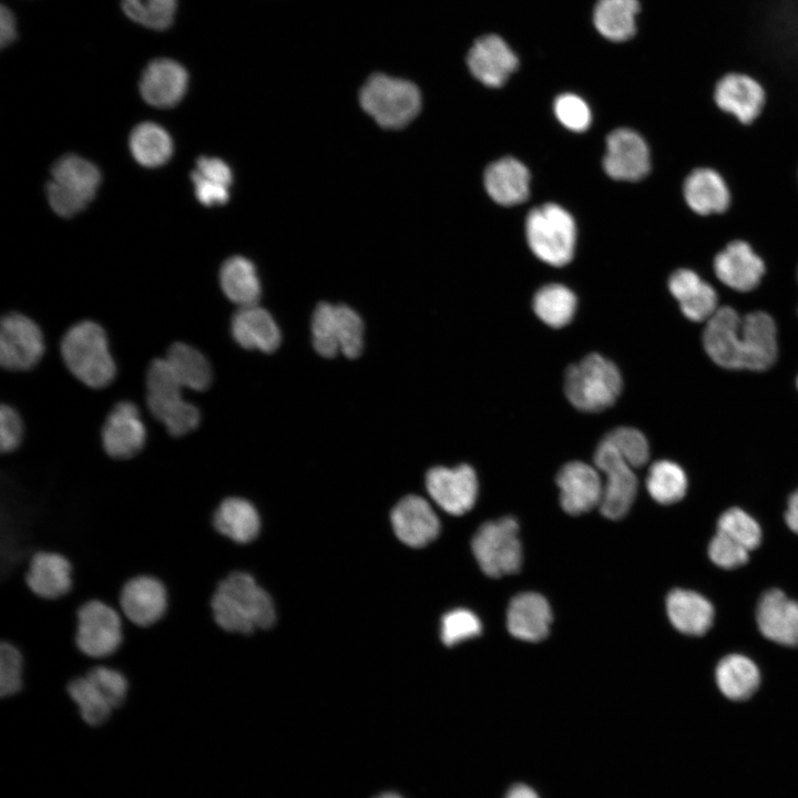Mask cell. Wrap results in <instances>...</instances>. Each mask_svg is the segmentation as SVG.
<instances>
[{"label":"cell","mask_w":798,"mask_h":798,"mask_svg":"<svg viewBox=\"0 0 798 798\" xmlns=\"http://www.w3.org/2000/svg\"><path fill=\"white\" fill-rule=\"evenodd\" d=\"M146 434L139 407L131 400H121L106 415L100 436L102 448L110 458L127 460L142 451Z\"/></svg>","instance_id":"cell-14"},{"label":"cell","mask_w":798,"mask_h":798,"mask_svg":"<svg viewBox=\"0 0 798 798\" xmlns=\"http://www.w3.org/2000/svg\"><path fill=\"white\" fill-rule=\"evenodd\" d=\"M47 196L52 209L60 216L71 217L80 213L89 203L84 198L61 187L53 181L47 185Z\"/></svg>","instance_id":"cell-50"},{"label":"cell","mask_w":798,"mask_h":798,"mask_svg":"<svg viewBox=\"0 0 798 798\" xmlns=\"http://www.w3.org/2000/svg\"><path fill=\"white\" fill-rule=\"evenodd\" d=\"M121 4L131 20L154 30L168 28L177 8L176 0H121Z\"/></svg>","instance_id":"cell-41"},{"label":"cell","mask_w":798,"mask_h":798,"mask_svg":"<svg viewBox=\"0 0 798 798\" xmlns=\"http://www.w3.org/2000/svg\"><path fill=\"white\" fill-rule=\"evenodd\" d=\"M717 531L748 551L756 549L761 541L759 524L748 513L738 508H730L719 516Z\"/></svg>","instance_id":"cell-42"},{"label":"cell","mask_w":798,"mask_h":798,"mask_svg":"<svg viewBox=\"0 0 798 798\" xmlns=\"http://www.w3.org/2000/svg\"><path fill=\"white\" fill-rule=\"evenodd\" d=\"M52 181L90 202L100 185V170L90 161L74 154L60 157L51 170Z\"/></svg>","instance_id":"cell-36"},{"label":"cell","mask_w":798,"mask_h":798,"mask_svg":"<svg viewBox=\"0 0 798 798\" xmlns=\"http://www.w3.org/2000/svg\"><path fill=\"white\" fill-rule=\"evenodd\" d=\"M683 192L687 205L699 215L719 214L729 206L728 187L713 168L700 167L690 172Z\"/></svg>","instance_id":"cell-30"},{"label":"cell","mask_w":798,"mask_h":798,"mask_svg":"<svg viewBox=\"0 0 798 798\" xmlns=\"http://www.w3.org/2000/svg\"><path fill=\"white\" fill-rule=\"evenodd\" d=\"M557 120L569 130L583 132L591 124V111L586 102L576 94L563 93L553 104Z\"/></svg>","instance_id":"cell-47"},{"label":"cell","mask_w":798,"mask_h":798,"mask_svg":"<svg viewBox=\"0 0 798 798\" xmlns=\"http://www.w3.org/2000/svg\"><path fill=\"white\" fill-rule=\"evenodd\" d=\"M552 622L548 601L538 593H521L514 596L508 607L507 626L512 636L526 642H539L546 637Z\"/></svg>","instance_id":"cell-27"},{"label":"cell","mask_w":798,"mask_h":798,"mask_svg":"<svg viewBox=\"0 0 798 798\" xmlns=\"http://www.w3.org/2000/svg\"><path fill=\"white\" fill-rule=\"evenodd\" d=\"M24 656L12 643L0 642V698L11 697L23 689Z\"/></svg>","instance_id":"cell-43"},{"label":"cell","mask_w":798,"mask_h":798,"mask_svg":"<svg viewBox=\"0 0 798 798\" xmlns=\"http://www.w3.org/2000/svg\"><path fill=\"white\" fill-rule=\"evenodd\" d=\"M231 334L242 348L273 352L282 334L273 316L258 305L239 307L231 319Z\"/></svg>","instance_id":"cell-26"},{"label":"cell","mask_w":798,"mask_h":798,"mask_svg":"<svg viewBox=\"0 0 798 798\" xmlns=\"http://www.w3.org/2000/svg\"><path fill=\"white\" fill-rule=\"evenodd\" d=\"M756 616L765 637L785 646L798 647V602L780 590H770L763 594Z\"/></svg>","instance_id":"cell-23"},{"label":"cell","mask_w":798,"mask_h":798,"mask_svg":"<svg viewBox=\"0 0 798 798\" xmlns=\"http://www.w3.org/2000/svg\"><path fill=\"white\" fill-rule=\"evenodd\" d=\"M638 0H597L592 21L596 32L610 42H625L637 30Z\"/></svg>","instance_id":"cell-32"},{"label":"cell","mask_w":798,"mask_h":798,"mask_svg":"<svg viewBox=\"0 0 798 798\" xmlns=\"http://www.w3.org/2000/svg\"><path fill=\"white\" fill-rule=\"evenodd\" d=\"M427 491L432 500L446 512L461 515L475 503L478 479L468 464L454 468L434 467L426 475Z\"/></svg>","instance_id":"cell-15"},{"label":"cell","mask_w":798,"mask_h":798,"mask_svg":"<svg viewBox=\"0 0 798 798\" xmlns=\"http://www.w3.org/2000/svg\"><path fill=\"white\" fill-rule=\"evenodd\" d=\"M714 99L719 109L749 124L764 108L765 92L753 78L730 73L717 82Z\"/></svg>","instance_id":"cell-24"},{"label":"cell","mask_w":798,"mask_h":798,"mask_svg":"<svg viewBox=\"0 0 798 798\" xmlns=\"http://www.w3.org/2000/svg\"><path fill=\"white\" fill-rule=\"evenodd\" d=\"M716 683L720 692L733 700L750 697L760 683L756 664L744 655L724 657L716 667Z\"/></svg>","instance_id":"cell-35"},{"label":"cell","mask_w":798,"mask_h":798,"mask_svg":"<svg viewBox=\"0 0 798 798\" xmlns=\"http://www.w3.org/2000/svg\"><path fill=\"white\" fill-rule=\"evenodd\" d=\"M178 381L165 357L154 358L145 371V402L150 413L172 437L194 431L201 422V411L182 396Z\"/></svg>","instance_id":"cell-4"},{"label":"cell","mask_w":798,"mask_h":798,"mask_svg":"<svg viewBox=\"0 0 798 798\" xmlns=\"http://www.w3.org/2000/svg\"><path fill=\"white\" fill-rule=\"evenodd\" d=\"M24 581L38 597L58 600L72 590L73 565L62 553L39 550L29 559Z\"/></svg>","instance_id":"cell-18"},{"label":"cell","mask_w":798,"mask_h":798,"mask_svg":"<svg viewBox=\"0 0 798 798\" xmlns=\"http://www.w3.org/2000/svg\"><path fill=\"white\" fill-rule=\"evenodd\" d=\"M165 359L184 388L204 391L212 385V365L195 346L174 341L168 346Z\"/></svg>","instance_id":"cell-34"},{"label":"cell","mask_w":798,"mask_h":798,"mask_svg":"<svg viewBox=\"0 0 798 798\" xmlns=\"http://www.w3.org/2000/svg\"><path fill=\"white\" fill-rule=\"evenodd\" d=\"M649 495L661 504H672L684 498L687 478L675 462L661 460L653 463L646 478Z\"/></svg>","instance_id":"cell-40"},{"label":"cell","mask_w":798,"mask_h":798,"mask_svg":"<svg viewBox=\"0 0 798 798\" xmlns=\"http://www.w3.org/2000/svg\"><path fill=\"white\" fill-rule=\"evenodd\" d=\"M211 522L216 533L238 545L252 543L260 530L257 509L238 495L224 497L214 509Z\"/></svg>","instance_id":"cell-25"},{"label":"cell","mask_w":798,"mask_h":798,"mask_svg":"<svg viewBox=\"0 0 798 798\" xmlns=\"http://www.w3.org/2000/svg\"><path fill=\"white\" fill-rule=\"evenodd\" d=\"M17 38V22L13 13L7 7L0 11V43L6 47Z\"/></svg>","instance_id":"cell-53"},{"label":"cell","mask_w":798,"mask_h":798,"mask_svg":"<svg viewBox=\"0 0 798 798\" xmlns=\"http://www.w3.org/2000/svg\"><path fill=\"white\" fill-rule=\"evenodd\" d=\"M606 174L618 181H638L651 168L649 151L642 136L630 130L613 131L606 140L603 158Z\"/></svg>","instance_id":"cell-17"},{"label":"cell","mask_w":798,"mask_h":798,"mask_svg":"<svg viewBox=\"0 0 798 798\" xmlns=\"http://www.w3.org/2000/svg\"><path fill=\"white\" fill-rule=\"evenodd\" d=\"M195 171L213 182L229 187L233 182L231 167L221 158L202 156L196 161Z\"/></svg>","instance_id":"cell-52"},{"label":"cell","mask_w":798,"mask_h":798,"mask_svg":"<svg viewBox=\"0 0 798 798\" xmlns=\"http://www.w3.org/2000/svg\"><path fill=\"white\" fill-rule=\"evenodd\" d=\"M708 555L717 566L729 570L744 565L748 561L749 551L717 531L709 543Z\"/></svg>","instance_id":"cell-48"},{"label":"cell","mask_w":798,"mask_h":798,"mask_svg":"<svg viewBox=\"0 0 798 798\" xmlns=\"http://www.w3.org/2000/svg\"><path fill=\"white\" fill-rule=\"evenodd\" d=\"M797 387H798V379H797Z\"/></svg>","instance_id":"cell-57"},{"label":"cell","mask_w":798,"mask_h":798,"mask_svg":"<svg viewBox=\"0 0 798 798\" xmlns=\"http://www.w3.org/2000/svg\"><path fill=\"white\" fill-rule=\"evenodd\" d=\"M219 285L224 295L239 307L257 305L262 295L256 268L243 256H233L223 263Z\"/></svg>","instance_id":"cell-33"},{"label":"cell","mask_w":798,"mask_h":798,"mask_svg":"<svg viewBox=\"0 0 798 798\" xmlns=\"http://www.w3.org/2000/svg\"><path fill=\"white\" fill-rule=\"evenodd\" d=\"M359 103L380 126L400 129L417 116L422 99L413 82L377 72L360 88Z\"/></svg>","instance_id":"cell-5"},{"label":"cell","mask_w":798,"mask_h":798,"mask_svg":"<svg viewBox=\"0 0 798 798\" xmlns=\"http://www.w3.org/2000/svg\"><path fill=\"white\" fill-rule=\"evenodd\" d=\"M195 196L206 206L225 204L229 198V187L205 178L195 170L191 174Z\"/></svg>","instance_id":"cell-51"},{"label":"cell","mask_w":798,"mask_h":798,"mask_svg":"<svg viewBox=\"0 0 798 798\" xmlns=\"http://www.w3.org/2000/svg\"><path fill=\"white\" fill-rule=\"evenodd\" d=\"M668 288L689 320L707 321L718 309L716 290L690 269L674 272Z\"/></svg>","instance_id":"cell-28"},{"label":"cell","mask_w":798,"mask_h":798,"mask_svg":"<svg viewBox=\"0 0 798 798\" xmlns=\"http://www.w3.org/2000/svg\"><path fill=\"white\" fill-rule=\"evenodd\" d=\"M785 521L792 532L798 533V490L788 499Z\"/></svg>","instance_id":"cell-54"},{"label":"cell","mask_w":798,"mask_h":798,"mask_svg":"<svg viewBox=\"0 0 798 798\" xmlns=\"http://www.w3.org/2000/svg\"><path fill=\"white\" fill-rule=\"evenodd\" d=\"M60 354L71 375L89 388H105L116 376L108 335L94 320L83 319L70 326L61 338Z\"/></svg>","instance_id":"cell-3"},{"label":"cell","mask_w":798,"mask_h":798,"mask_svg":"<svg viewBox=\"0 0 798 798\" xmlns=\"http://www.w3.org/2000/svg\"><path fill=\"white\" fill-rule=\"evenodd\" d=\"M374 798H403V797L396 791H385V792L377 795Z\"/></svg>","instance_id":"cell-56"},{"label":"cell","mask_w":798,"mask_h":798,"mask_svg":"<svg viewBox=\"0 0 798 798\" xmlns=\"http://www.w3.org/2000/svg\"><path fill=\"white\" fill-rule=\"evenodd\" d=\"M45 350L39 325L24 314L11 311L0 323V365L9 371L34 368Z\"/></svg>","instance_id":"cell-11"},{"label":"cell","mask_w":798,"mask_h":798,"mask_svg":"<svg viewBox=\"0 0 798 798\" xmlns=\"http://www.w3.org/2000/svg\"><path fill=\"white\" fill-rule=\"evenodd\" d=\"M703 344L720 367L765 370L777 358L776 324L760 310L741 317L734 308L722 306L706 321Z\"/></svg>","instance_id":"cell-1"},{"label":"cell","mask_w":798,"mask_h":798,"mask_svg":"<svg viewBox=\"0 0 798 798\" xmlns=\"http://www.w3.org/2000/svg\"><path fill=\"white\" fill-rule=\"evenodd\" d=\"M130 150L141 165L157 167L168 161L173 152L170 134L158 124L144 122L136 125L130 135Z\"/></svg>","instance_id":"cell-37"},{"label":"cell","mask_w":798,"mask_h":798,"mask_svg":"<svg viewBox=\"0 0 798 798\" xmlns=\"http://www.w3.org/2000/svg\"><path fill=\"white\" fill-rule=\"evenodd\" d=\"M525 234L533 254L552 266H564L573 257L576 227L561 206L548 203L533 208L525 222Z\"/></svg>","instance_id":"cell-7"},{"label":"cell","mask_w":798,"mask_h":798,"mask_svg":"<svg viewBox=\"0 0 798 798\" xmlns=\"http://www.w3.org/2000/svg\"><path fill=\"white\" fill-rule=\"evenodd\" d=\"M716 277L737 291L753 290L765 274L763 259L744 241H733L714 258Z\"/></svg>","instance_id":"cell-21"},{"label":"cell","mask_w":798,"mask_h":798,"mask_svg":"<svg viewBox=\"0 0 798 798\" xmlns=\"http://www.w3.org/2000/svg\"><path fill=\"white\" fill-rule=\"evenodd\" d=\"M211 608L215 624L231 634L253 635L270 628L276 620L272 596L244 570H234L217 583Z\"/></svg>","instance_id":"cell-2"},{"label":"cell","mask_w":798,"mask_h":798,"mask_svg":"<svg viewBox=\"0 0 798 798\" xmlns=\"http://www.w3.org/2000/svg\"><path fill=\"white\" fill-rule=\"evenodd\" d=\"M124 640L121 612L100 600H90L76 611L75 645L85 656L102 661L114 655Z\"/></svg>","instance_id":"cell-9"},{"label":"cell","mask_w":798,"mask_h":798,"mask_svg":"<svg viewBox=\"0 0 798 798\" xmlns=\"http://www.w3.org/2000/svg\"><path fill=\"white\" fill-rule=\"evenodd\" d=\"M594 463L605 475L598 505L601 513L611 520L623 518L637 493V478L633 468L604 438L595 450Z\"/></svg>","instance_id":"cell-12"},{"label":"cell","mask_w":798,"mask_h":798,"mask_svg":"<svg viewBox=\"0 0 798 798\" xmlns=\"http://www.w3.org/2000/svg\"><path fill=\"white\" fill-rule=\"evenodd\" d=\"M466 61L471 74L489 88L502 86L519 66L513 49L494 33L475 39Z\"/></svg>","instance_id":"cell-16"},{"label":"cell","mask_w":798,"mask_h":798,"mask_svg":"<svg viewBox=\"0 0 798 798\" xmlns=\"http://www.w3.org/2000/svg\"><path fill=\"white\" fill-rule=\"evenodd\" d=\"M560 502L571 515H580L600 505L603 483L597 469L582 461L564 464L557 475Z\"/></svg>","instance_id":"cell-19"},{"label":"cell","mask_w":798,"mask_h":798,"mask_svg":"<svg viewBox=\"0 0 798 798\" xmlns=\"http://www.w3.org/2000/svg\"><path fill=\"white\" fill-rule=\"evenodd\" d=\"M188 75L185 68L171 59H156L147 64L140 80V92L150 105L171 108L186 93Z\"/></svg>","instance_id":"cell-22"},{"label":"cell","mask_w":798,"mask_h":798,"mask_svg":"<svg viewBox=\"0 0 798 798\" xmlns=\"http://www.w3.org/2000/svg\"><path fill=\"white\" fill-rule=\"evenodd\" d=\"M311 336L314 348L321 357L341 354L354 359L364 348V321L346 305L320 303L313 313Z\"/></svg>","instance_id":"cell-8"},{"label":"cell","mask_w":798,"mask_h":798,"mask_svg":"<svg viewBox=\"0 0 798 798\" xmlns=\"http://www.w3.org/2000/svg\"><path fill=\"white\" fill-rule=\"evenodd\" d=\"M66 692L82 722L90 727L106 724L115 712L104 693L85 674L72 678Z\"/></svg>","instance_id":"cell-38"},{"label":"cell","mask_w":798,"mask_h":798,"mask_svg":"<svg viewBox=\"0 0 798 798\" xmlns=\"http://www.w3.org/2000/svg\"><path fill=\"white\" fill-rule=\"evenodd\" d=\"M622 390V376L617 367L598 354H590L569 367L564 391L579 410L597 412L611 407Z\"/></svg>","instance_id":"cell-6"},{"label":"cell","mask_w":798,"mask_h":798,"mask_svg":"<svg viewBox=\"0 0 798 798\" xmlns=\"http://www.w3.org/2000/svg\"><path fill=\"white\" fill-rule=\"evenodd\" d=\"M481 630V622L473 612L457 608L442 616L441 641L446 646H453L460 642L479 636Z\"/></svg>","instance_id":"cell-46"},{"label":"cell","mask_w":798,"mask_h":798,"mask_svg":"<svg viewBox=\"0 0 798 798\" xmlns=\"http://www.w3.org/2000/svg\"><path fill=\"white\" fill-rule=\"evenodd\" d=\"M472 552L488 576L518 572L522 563L518 522L510 516L485 522L472 539Z\"/></svg>","instance_id":"cell-10"},{"label":"cell","mask_w":798,"mask_h":798,"mask_svg":"<svg viewBox=\"0 0 798 798\" xmlns=\"http://www.w3.org/2000/svg\"><path fill=\"white\" fill-rule=\"evenodd\" d=\"M576 305L573 291L561 284L543 286L533 298L535 314L553 328L566 326L574 317Z\"/></svg>","instance_id":"cell-39"},{"label":"cell","mask_w":798,"mask_h":798,"mask_svg":"<svg viewBox=\"0 0 798 798\" xmlns=\"http://www.w3.org/2000/svg\"><path fill=\"white\" fill-rule=\"evenodd\" d=\"M117 608L123 618L139 627L158 623L168 608V592L164 582L150 574L129 579L119 595Z\"/></svg>","instance_id":"cell-13"},{"label":"cell","mask_w":798,"mask_h":798,"mask_svg":"<svg viewBox=\"0 0 798 798\" xmlns=\"http://www.w3.org/2000/svg\"><path fill=\"white\" fill-rule=\"evenodd\" d=\"M666 608L673 626L687 635H703L714 621L712 603L693 591H672L666 600Z\"/></svg>","instance_id":"cell-31"},{"label":"cell","mask_w":798,"mask_h":798,"mask_svg":"<svg viewBox=\"0 0 798 798\" xmlns=\"http://www.w3.org/2000/svg\"><path fill=\"white\" fill-rule=\"evenodd\" d=\"M390 520L396 536L411 548L426 546L440 532V521L428 501L415 494L399 500Z\"/></svg>","instance_id":"cell-20"},{"label":"cell","mask_w":798,"mask_h":798,"mask_svg":"<svg viewBox=\"0 0 798 798\" xmlns=\"http://www.w3.org/2000/svg\"><path fill=\"white\" fill-rule=\"evenodd\" d=\"M604 439L634 469L644 466L649 457L648 442L635 428L618 427L610 431Z\"/></svg>","instance_id":"cell-45"},{"label":"cell","mask_w":798,"mask_h":798,"mask_svg":"<svg viewBox=\"0 0 798 798\" xmlns=\"http://www.w3.org/2000/svg\"><path fill=\"white\" fill-rule=\"evenodd\" d=\"M504 798H539V796L531 787L518 784L508 790Z\"/></svg>","instance_id":"cell-55"},{"label":"cell","mask_w":798,"mask_h":798,"mask_svg":"<svg viewBox=\"0 0 798 798\" xmlns=\"http://www.w3.org/2000/svg\"><path fill=\"white\" fill-rule=\"evenodd\" d=\"M484 186L498 204L516 205L529 197L530 173L516 158L503 157L487 167Z\"/></svg>","instance_id":"cell-29"},{"label":"cell","mask_w":798,"mask_h":798,"mask_svg":"<svg viewBox=\"0 0 798 798\" xmlns=\"http://www.w3.org/2000/svg\"><path fill=\"white\" fill-rule=\"evenodd\" d=\"M23 438V422L18 411L10 405L0 407V450L2 453L14 451Z\"/></svg>","instance_id":"cell-49"},{"label":"cell","mask_w":798,"mask_h":798,"mask_svg":"<svg viewBox=\"0 0 798 798\" xmlns=\"http://www.w3.org/2000/svg\"><path fill=\"white\" fill-rule=\"evenodd\" d=\"M85 675L104 693L115 710L125 703L130 683L120 669L93 659Z\"/></svg>","instance_id":"cell-44"}]
</instances>
